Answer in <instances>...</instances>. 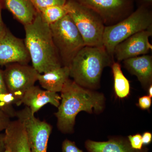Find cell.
Here are the masks:
<instances>
[{
	"instance_id": "6da1fadb",
	"label": "cell",
	"mask_w": 152,
	"mask_h": 152,
	"mask_svg": "<svg viewBox=\"0 0 152 152\" xmlns=\"http://www.w3.org/2000/svg\"><path fill=\"white\" fill-rule=\"evenodd\" d=\"M61 93V102L55 115L57 127L64 134L74 132L76 117L80 112L99 113L103 110L104 97L102 94L80 86L68 79Z\"/></svg>"
},
{
	"instance_id": "7a4b0ae2",
	"label": "cell",
	"mask_w": 152,
	"mask_h": 152,
	"mask_svg": "<svg viewBox=\"0 0 152 152\" xmlns=\"http://www.w3.org/2000/svg\"><path fill=\"white\" fill-rule=\"evenodd\" d=\"M24 41L32 66L39 73L42 74L62 66L60 59L53 40L50 25L37 12L31 23L24 26Z\"/></svg>"
},
{
	"instance_id": "3957f363",
	"label": "cell",
	"mask_w": 152,
	"mask_h": 152,
	"mask_svg": "<svg viewBox=\"0 0 152 152\" xmlns=\"http://www.w3.org/2000/svg\"><path fill=\"white\" fill-rule=\"evenodd\" d=\"M113 62V58L104 46H85L68 67L70 77L80 86L90 90L97 88L104 69L111 66Z\"/></svg>"
},
{
	"instance_id": "277c9868",
	"label": "cell",
	"mask_w": 152,
	"mask_h": 152,
	"mask_svg": "<svg viewBox=\"0 0 152 152\" xmlns=\"http://www.w3.org/2000/svg\"><path fill=\"white\" fill-rule=\"evenodd\" d=\"M152 28V12L148 7L141 5L117 23L106 26L103 45L109 54L113 58L114 50L118 44L136 33Z\"/></svg>"
},
{
	"instance_id": "5b68a950",
	"label": "cell",
	"mask_w": 152,
	"mask_h": 152,
	"mask_svg": "<svg viewBox=\"0 0 152 152\" xmlns=\"http://www.w3.org/2000/svg\"><path fill=\"white\" fill-rule=\"evenodd\" d=\"M68 15L81 35L85 46L103 47V37L105 25L95 11L75 0H67Z\"/></svg>"
},
{
	"instance_id": "8992f818",
	"label": "cell",
	"mask_w": 152,
	"mask_h": 152,
	"mask_svg": "<svg viewBox=\"0 0 152 152\" xmlns=\"http://www.w3.org/2000/svg\"><path fill=\"white\" fill-rule=\"evenodd\" d=\"M50 26L62 64L69 67L76 55L85 46L83 39L69 15Z\"/></svg>"
},
{
	"instance_id": "52a82bcc",
	"label": "cell",
	"mask_w": 152,
	"mask_h": 152,
	"mask_svg": "<svg viewBox=\"0 0 152 152\" xmlns=\"http://www.w3.org/2000/svg\"><path fill=\"white\" fill-rule=\"evenodd\" d=\"M15 117L24 128L31 152H47L51 125L36 118L27 107L16 111Z\"/></svg>"
},
{
	"instance_id": "ba28073f",
	"label": "cell",
	"mask_w": 152,
	"mask_h": 152,
	"mask_svg": "<svg viewBox=\"0 0 152 152\" xmlns=\"http://www.w3.org/2000/svg\"><path fill=\"white\" fill-rule=\"evenodd\" d=\"M5 66L3 75L9 91L17 101L16 105L26 92L35 86L39 73L32 66L21 63H12Z\"/></svg>"
},
{
	"instance_id": "9c48e42d",
	"label": "cell",
	"mask_w": 152,
	"mask_h": 152,
	"mask_svg": "<svg viewBox=\"0 0 152 152\" xmlns=\"http://www.w3.org/2000/svg\"><path fill=\"white\" fill-rule=\"evenodd\" d=\"M99 15L105 25L111 26L133 12L134 0H75Z\"/></svg>"
},
{
	"instance_id": "30bf717a",
	"label": "cell",
	"mask_w": 152,
	"mask_h": 152,
	"mask_svg": "<svg viewBox=\"0 0 152 152\" xmlns=\"http://www.w3.org/2000/svg\"><path fill=\"white\" fill-rule=\"evenodd\" d=\"M31 61L24 41L7 27L0 34V65L12 63L28 64Z\"/></svg>"
},
{
	"instance_id": "8fae6325",
	"label": "cell",
	"mask_w": 152,
	"mask_h": 152,
	"mask_svg": "<svg viewBox=\"0 0 152 152\" xmlns=\"http://www.w3.org/2000/svg\"><path fill=\"white\" fill-rule=\"evenodd\" d=\"M152 35V28L133 35L115 48L114 56L118 61L146 55L152 50L149 39Z\"/></svg>"
},
{
	"instance_id": "7c38bea8",
	"label": "cell",
	"mask_w": 152,
	"mask_h": 152,
	"mask_svg": "<svg viewBox=\"0 0 152 152\" xmlns=\"http://www.w3.org/2000/svg\"><path fill=\"white\" fill-rule=\"evenodd\" d=\"M61 96L57 93L42 90L37 86L31 87L26 92L19 102L29 108L33 114L39 110L44 106L50 104L58 108L61 102Z\"/></svg>"
},
{
	"instance_id": "4fadbf2b",
	"label": "cell",
	"mask_w": 152,
	"mask_h": 152,
	"mask_svg": "<svg viewBox=\"0 0 152 152\" xmlns=\"http://www.w3.org/2000/svg\"><path fill=\"white\" fill-rule=\"evenodd\" d=\"M125 67L130 73L137 77L145 88L152 85V57L144 55L133 57L123 61Z\"/></svg>"
},
{
	"instance_id": "5bb4252c",
	"label": "cell",
	"mask_w": 152,
	"mask_h": 152,
	"mask_svg": "<svg viewBox=\"0 0 152 152\" xmlns=\"http://www.w3.org/2000/svg\"><path fill=\"white\" fill-rule=\"evenodd\" d=\"M4 135L6 147L10 152H31L24 128L18 120L11 121Z\"/></svg>"
},
{
	"instance_id": "9a60e30c",
	"label": "cell",
	"mask_w": 152,
	"mask_h": 152,
	"mask_svg": "<svg viewBox=\"0 0 152 152\" xmlns=\"http://www.w3.org/2000/svg\"><path fill=\"white\" fill-rule=\"evenodd\" d=\"M0 3L24 26L34 20L37 12L31 0H0Z\"/></svg>"
},
{
	"instance_id": "2e32d148",
	"label": "cell",
	"mask_w": 152,
	"mask_h": 152,
	"mask_svg": "<svg viewBox=\"0 0 152 152\" xmlns=\"http://www.w3.org/2000/svg\"><path fill=\"white\" fill-rule=\"evenodd\" d=\"M85 147L88 152H148V149H134L129 140L124 138L114 137L106 142H96L88 140Z\"/></svg>"
},
{
	"instance_id": "e0dca14e",
	"label": "cell",
	"mask_w": 152,
	"mask_h": 152,
	"mask_svg": "<svg viewBox=\"0 0 152 152\" xmlns=\"http://www.w3.org/2000/svg\"><path fill=\"white\" fill-rule=\"evenodd\" d=\"M69 77V68L62 66L47 72L39 74L38 81L45 90L53 92H61Z\"/></svg>"
},
{
	"instance_id": "ac0fdd59",
	"label": "cell",
	"mask_w": 152,
	"mask_h": 152,
	"mask_svg": "<svg viewBox=\"0 0 152 152\" xmlns=\"http://www.w3.org/2000/svg\"><path fill=\"white\" fill-rule=\"evenodd\" d=\"M17 104V101L9 91L3 75L2 70L0 68V110L10 118L15 117L16 111L13 105Z\"/></svg>"
},
{
	"instance_id": "d6986e66",
	"label": "cell",
	"mask_w": 152,
	"mask_h": 152,
	"mask_svg": "<svg viewBox=\"0 0 152 152\" xmlns=\"http://www.w3.org/2000/svg\"><path fill=\"white\" fill-rule=\"evenodd\" d=\"M114 79V89L119 98H124L129 94L130 85L129 81L125 77L121 66L118 62H113L111 66Z\"/></svg>"
},
{
	"instance_id": "ffe728a7",
	"label": "cell",
	"mask_w": 152,
	"mask_h": 152,
	"mask_svg": "<svg viewBox=\"0 0 152 152\" xmlns=\"http://www.w3.org/2000/svg\"><path fill=\"white\" fill-rule=\"evenodd\" d=\"M39 12L44 21L49 25H50L68 15V10L66 4L64 5L48 7Z\"/></svg>"
},
{
	"instance_id": "44dd1931",
	"label": "cell",
	"mask_w": 152,
	"mask_h": 152,
	"mask_svg": "<svg viewBox=\"0 0 152 152\" xmlns=\"http://www.w3.org/2000/svg\"><path fill=\"white\" fill-rule=\"evenodd\" d=\"M67 0H31L37 12H40L44 9L56 5H64Z\"/></svg>"
},
{
	"instance_id": "7402d4cb",
	"label": "cell",
	"mask_w": 152,
	"mask_h": 152,
	"mask_svg": "<svg viewBox=\"0 0 152 152\" xmlns=\"http://www.w3.org/2000/svg\"><path fill=\"white\" fill-rule=\"evenodd\" d=\"M128 140L131 147L134 149L141 150L143 148L142 135L140 134H136L134 135H129L128 137Z\"/></svg>"
},
{
	"instance_id": "603a6c76",
	"label": "cell",
	"mask_w": 152,
	"mask_h": 152,
	"mask_svg": "<svg viewBox=\"0 0 152 152\" xmlns=\"http://www.w3.org/2000/svg\"><path fill=\"white\" fill-rule=\"evenodd\" d=\"M62 152H84L79 149L76 145L75 143L66 139L62 144Z\"/></svg>"
},
{
	"instance_id": "cb8c5ba5",
	"label": "cell",
	"mask_w": 152,
	"mask_h": 152,
	"mask_svg": "<svg viewBox=\"0 0 152 152\" xmlns=\"http://www.w3.org/2000/svg\"><path fill=\"white\" fill-rule=\"evenodd\" d=\"M10 118L8 115L0 110V133L7 127L10 122Z\"/></svg>"
},
{
	"instance_id": "d4e9b609",
	"label": "cell",
	"mask_w": 152,
	"mask_h": 152,
	"mask_svg": "<svg viewBox=\"0 0 152 152\" xmlns=\"http://www.w3.org/2000/svg\"><path fill=\"white\" fill-rule=\"evenodd\" d=\"M151 98L149 96H144L140 98L139 106L142 110H148L151 105Z\"/></svg>"
},
{
	"instance_id": "484cf974",
	"label": "cell",
	"mask_w": 152,
	"mask_h": 152,
	"mask_svg": "<svg viewBox=\"0 0 152 152\" xmlns=\"http://www.w3.org/2000/svg\"><path fill=\"white\" fill-rule=\"evenodd\" d=\"M142 137V141L144 145H149L152 141V134L149 132H146L143 134Z\"/></svg>"
},
{
	"instance_id": "4316f807",
	"label": "cell",
	"mask_w": 152,
	"mask_h": 152,
	"mask_svg": "<svg viewBox=\"0 0 152 152\" xmlns=\"http://www.w3.org/2000/svg\"><path fill=\"white\" fill-rule=\"evenodd\" d=\"M4 133H0V152H4L6 149Z\"/></svg>"
},
{
	"instance_id": "83f0119b",
	"label": "cell",
	"mask_w": 152,
	"mask_h": 152,
	"mask_svg": "<svg viewBox=\"0 0 152 152\" xmlns=\"http://www.w3.org/2000/svg\"><path fill=\"white\" fill-rule=\"evenodd\" d=\"M2 9L1 5L0 3V34L3 32V31L6 28V27L3 21L2 18L1 11Z\"/></svg>"
},
{
	"instance_id": "f1b7e54d",
	"label": "cell",
	"mask_w": 152,
	"mask_h": 152,
	"mask_svg": "<svg viewBox=\"0 0 152 152\" xmlns=\"http://www.w3.org/2000/svg\"><path fill=\"white\" fill-rule=\"evenodd\" d=\"M142 4L141 5L148 7L151 5L152 3V0H141Z\"/></svg>"
},
{
	"instance_id": "f546056e",
	"label": "cell",
	"mask_w": 152,
	"mask_h": 152,
	"mask_svg": "<svg viewBox=\"0 0 152 152\" xmlns=\"http://www.w3.org/2000/svg\"><path fill=\"white\" fill-rule=\"evenodd\" d=\"M149 96L151 98L152 96V86L151 85L148 88Z\"/></svg>"
},
{
	"instance_id": "4dcf8cb0",
	"label": "cell",
	"mask_w": 152,
	"mask_h": 152,
	"mask_svg": "<svg viewBox=\"0 0 152 152\" xmlns=\"http://www.w3.org/2000/svg\"><path fill=\"white\" fill-rule=\"evenodd\" d=\"M4 152H10V151L8 148H6Z\"/></svg>"
}]
</instances>
